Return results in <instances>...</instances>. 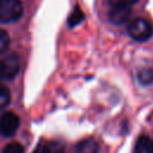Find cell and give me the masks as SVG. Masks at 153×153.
<instances>
[{
    "label": "cell",
    "instance_id": "obj_1",
    "mask_svg": "<svg viewBox=\"0 0 153 153\" xmlns=\"http://www.w3.org/2000/svg\"><path fill=\"white\" fill-rule=\"evenodd\" d=\"M129 36L139 42H143L149 39L153 36V25L146 18L139 17L133 19L128 25Z\"/></svg>",
    "mask_w": 153,
    "mask_h": 153
},
{
    "label": "cell",
    "instance_id": "obj_2",
    "mask_svg": "<svg viewBox=\"0 0 153 153\" xmlns=\"http://www.w3.org/2000/svg\"><path fill=\"white\" fill-rule=\"evenodd\" d=\"M23 14L20 0H0V23L17 22Z\"/></svg>",
    "mask_w": 153,
    "mask_h": 153
},
{
    "label": "cell",
    "instance_id": "obj_3",
    "mask_svg": "<svg viewBox=\"0 0 153 153\" xmlns=\"http://www.w3.org/2000/svg\"><path fill=\"white\" fill-rule=\"evenodd\" d=\"M20 69V60L17 54H10L0 60V80H12Z\"/></svg>",
    "mask_w": 153,
    "mask_h": 153
},
{
    "label": "cell",
    "instance_id": "obj_4",
    "mask_svg": "<svg viewBox=\"0 0 153 153\" xmlns=\"http://www.w3.org/2000/svg\"><path fill=\"white\" fill-rule=\"evenodd\" d=\"M20 120L13 111H6L0 117V133L5 136H12L17 133Z\"/></svg>",
    "mask_w": 153,
    "mask_h": 153
},
{
    "label": "cell",
    "instance_id": "obj_5",
    "mask_svg": "<svg viewBox=\"0 0 153 153\" xmlns=\"http://www.w3.org/2000/svg\"><path fill=\"white\" fill-rule=\"evenodd\" d=\"M130 13V6H112V10L109 12V19L115 25H122L129 19Z\"/></svg>",
    "mask_w": 153,
    "mask_h": 153
},
{
    "label": "cell",
    "instance_id": "obj_6",
    "mask_svg": "<svg viewBox=\"0 0 153 153\" xmlns=\"http://www.w3.org/2000/svg\"><path fill=\"white\" fill-rule=\"evenodd\" d=\"M134 153H153V141L146 135L140 136L135 143Z\"/></svg>",
    "mask_w": 153,
    "mask_h": 153
},
{
    "label": "cell",
    "instance_id": "obj_7",
    "mask_svg": "<svg viewBox=\"0 0 153 153\" xmlns=\"http://www.w3.org/2000/svg\"><path fill=\"white\" fill-rule=\"evenodd\" d=\"M98 149V143L93 139H85L80 141L75 147L76 153H97Z\"/></svg>",
    "mask_w": 153,
    "mask_h": 153
},
{
    "label": "cell",
    "instance_id": "obj_8",
    "mask_svg": "<svg viewBox=\"0 0 153 153\" xmlns=\"http://www.w3.org/2000/svg\"><path fill=\"white\" fill-rule=\"evenodd\" d=\"M137 80L142 85H149L153 82V69L152 68H141L137 72Z\"/></svg>",
    "mask_w": 153,
    "mask_h": 153
},
{
    "label": "cell",
    "instance_id": "obj_9",
    "mask_svg": "<svg viewBox=\"0 0 153 153\" xmlns=\"http://www.w3.org/2000/svg\"><path fill=\"white\" fill-rule=\"evenodd\" d=\"M82 19H84V13H82V11H81L78 6H75L74 10H73V12L71 13V16H69V18H68V25H69V26H75V25L79 24Z\"/></svg>",
    "mask_w": 153,
    "mask_h": 153
},
{
    "label": "cell",
    "instance_id": "obj_10",
    "mask_svg": "<svg viewBox=\"0 0 153 153\" xmlns=\"http://www.w3.org/2000/svg\"><path fill=\"white\" fill-rule=\"evenodd\" d=\"M11 100V92L10 90L5 86V85H1L0 84V110L6 108L8 105Z\"/></svg>",
    "mask_w": 153,
    "mask_h": 153
},
{
    "label": "cell",
    "instance_id": "obj_11",
    "mask_svg": "<svg viewBox=\"0 0 153 153\" xmlns=\"http://www.w3.org/2000/svg\"><path fill=\"white\" fill-rule=\"evenodd\" d=\"M8 45H10V37H8V33H7L5 30L0 29V55H2V54L7 50Z\"/></svg>",
    "mask_w": 153,
    "mask_h": 153
},
{
    "label": "cell",
    "instance_id": "obj_12",
    "mask_svg": "<svg viewBox=\"0 0 153 153\" xmlns=\"http://www.w3.org/2000/svg\"><path fill=\"white\" fill-rule=\"evenodd\" d=\"M24 147L19 142H10L2 149V153H23Z\"/></svg>",
    "mask_w": 153,
    "mask_h": 153
},
{
    "label": "cell",
    "instance_id": "obj_13",
    "mask_svg": "<svg viewBox=\"0 0 153 153\" xmlns=\"http://www.w3.org/2000/svg\"><path fill=\"white\" fill-rule=\"evenodd\" d=\"M137 0H108L111 6H131Z\"/></svg>",
    "mask_w": 153,
    "mask_h": 153
},
{
    "label": "cell",
    "instance_id": "obj_14",
    "mask_svg": "<svg viewBox=\"0 0 153 153\" xmlns=\"http://www.w3.org/2000/svg\"><path fill=\"white\" fill-rule=\"evenodd\" d=\"M32 153H51V148L48 143H44V142H39L37 145V147L33 149Z\"/></svg>",
    "mask_w": 153,
    "mask_h": 153
}]
</instances>
